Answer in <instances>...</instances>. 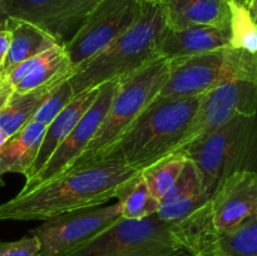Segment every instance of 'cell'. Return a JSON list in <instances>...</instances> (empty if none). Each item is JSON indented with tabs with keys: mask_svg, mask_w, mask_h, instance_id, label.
<instances>
[{
	"mask_svg": "<svg viewBox=\"0 0 257 256\" xmlns=\"http://www.w3.org/2000/svg\"><path fill=\"white\" fill-rule=\"evenodd\" d=\"M73 98H74V93H73V89L67 78L59 85H57V88L50 93L49 97L43 102L39 109L33 115L32 120L48 125L69 104Z\"/></svg>",
	"mask_w": 257,
	"mask_h": 256,
	"instance_id": "cell-27",
	"label": "cell"
},
{
	"mask_svg": "<svg viewBox=\"0 0 257 256\" xmlns=\"http://www.w3.org/2000/svg\"><path fill=\"white\" fill-rule=\"evenodd\" d=\"M202 191L205 190H203L200 171L196 167L195 163L187 158L182 172L180 173L172 187L167 191V193L160 201V207L170 205V203L180 201L182 198L191 197V196L202 192Z\"/></svg>",
	"mask_w": 257,
	"mask_h": 256,
	"instance_id": "cell-25",
	"label": "cell"
},
{
	"mask_svg": "<svg viewBox=\"0 0 257 256\" xmlns=\"http://www.w3.org/2000/svg\"><path fill=\"white\" fill-rule=\"evenodd\" d=\"M114 198L118 200L120 216L124 218L147 217L157 213L160 208V201L152 197L141 172L123 181L115 190Z\"/></svg>",
	"mask_w": 257,
	"mask_h": 256,
	"instance_id": "cell-22",
	"label": "cell"
},
{
	"mask_svg": "<svg viewBox=\"0 0 257 256\" xmlns=\"http://www.w3.org/2000/svg\"><path fill=\"white\" fill-rule=\"evenodd\" d=\"M230 28L192 27L171 29L165 27L157 43V54L167 60L191 57L230 47Z\"/></svg>",
	"mask_w": 257,
	"mask_h": 256,
	"instance_id": "cell-14",
	"label": "cell"
},
{
	"mask_svg": "<svg viewBox=\"0 0 257 256\" xmlns=\"http://www.w3.org/2000/svg\"><path fill=\"white\" fill-rule=\"evenodd\" d=\"M228 3H235V4L241 5V7H246L248 5V0H227Z\"/></svg>",
	"mask_w": 257,
	"mask_h": 256,
	"instance_id": "cell-31",
	"label": "cell"
},
{
	"mask_svg": "<svg viewBox=\"0 0 257 256\" xmlns=\"http://www.w3.org/2000/svg\"><path fill=\"white\" fill-rule=\"evenodd\" d=\"M231 10L230 47L257 54V24L247 8L228 3Z\"/></svg>",
	"mask_w": 257,
	"mask_h": 256,
	"instance_id": "cell-24",
	"label": "cell"
},
{
	"mask_svg": "<svg viewBox=\"0 0 257 256\" xmlns=\"http://www.w3.org/2000/svg\"><path fill=\"white\" fill-rule=\"evenodd\" d=\"M120 217L119 203L79 208L43 221L30 231L40 242L38 256H68Z\"/></svg>",
	"mask_w": 257,
	"mask_h": 256,
	"instance_id": "cell-9",
	"label": "cell"
},
{
	"mask_svg": "<svg viewBox=\"0 0 257 256\" xmlns=\"http://www.w3.org/2000/svg\"><path fill=\"white\" fill-rule=\"evenodd\" d=\"M141 0H98L77 32L63 44L73 67L112 44L140 18Z\"/></svg>",
	"mask_w": 257,
	"mask_h": 256,
	"instance_id": "cell-8",
	"label": "cell"
},
{
	"mask_svg": "<svg viewBox=\"0 0 257 256\" xmlns=\"http://www.w3.org/2000/svg\"><path fill=\"white\" fill-rule=\"evenodd\" d=\"M73 65L62 44L44 52L42 60L18 83L13 92L28 93L45 85L54 84L70 77Z\"/></svg>",
	"mask_w": 257,
	"mask_h": 256,
	"instance_id": "cell-20",
	"label": "cell"
},
{
	"mask_svg": "<svg viewBox=\"0 0 257 256\" xmlns=\"http://www.w3.org/2000/svg\"><path fill=\"white\" fill-rule=\"evenodd\" d=\"M4 173H8L7 172V167H5L4 162H3L2 158H0V177H2V176L4 175Z\"/></svg>",
	"mask_w": 257,
	"mask_h": 256,
	"instance_id": "cell-33",
	"label": "cell"
},
{
	"mask_svg": "<svg viewBox=\"0 0 257 256\" xmlns=\"http://www.w3.org/2000/svg\"><path fill=\"white\" fill-rule=\"evenodd\" d=\"M141 2H153V3H161V0H141Z\"/></svg>",
	"mask_w": 257,
	"mask_h": 256,
	"instance_id": "cell-34",
	"label": "cell"
},
{
	"mask_svg": "<svg viewBox=\"0 0 257 256\" xmlns=\"http://www.w3.org/2000/svg\"><path fill=\"white\" fill-rule=\"evenodd\" d=\"M98 92H99V87L92 88V89L74 95V98L70 100L69 104L47 125V130H45L44 136H43L42 145H40L39 151H38L37 158H35L34 163L30 168L29 175L25 177L27 180L33 177L45 165V162L49 160L50 156L58 148V146L72 132V130L79 122L83 114L93 104V102L97 98Z\"/></svg>",
	"mask_w": 257,
	"mask_h": 256,
	"instance_id": "cell-16",
	"label": "cell"
},
{
	"mask_svg": "<svg viewBox=\"0 0 257 256\" xmlns=\"http://www.w3.org/2000/svg\"><path fill=\"white\" fill-rule=\"evenodd\" d=\"M47 125L30 120L18 132L10 136L0 150V158L7 167V172L24 175L27 177L37 158Z\"/></svg>",
	"mask_w": 257,
	"mask_h": 256,
	"instance_id": "cell-18",
	"label": "cell"
},
{
	"mask_svg": "<svg viewBox=\"0 0 257 256\" xmlns=\"http://www.w3.org/2000/svg\"><path fill=\"white\" fill-rule=\"evenodd\" d=\"M203 256H257V212L231 230L216 233Z\"/></svg>",
	"mask_w": 257,
	"mask_h": 256,
	"instance_id": "cell-21",
	"label": "cell"
},
{
	"mask_svg": "<svg viewBox=\"0 0 257 256\" xmlns=\"http://www.w3.org/2000/svg\"><path fill=\"white\" fill-rule=\"evenodd\" d=\"M187 252L171 223L157 213L118 217L68 256H178Z\"/></svg>",
	"mask_w": 257,
	"mask_h": 256,
	"instance_id": "cell-7",
	"label": "cell"
},
{
	"mask_svg": "<svg viewBox=\"0 0 257 256\" xmlns=\"http://www.w3.org/2000/svg\"><path fill=\"white\" fill-rule=\"evenodd\" d=\"M248 3H250V0H248Z\"/></svg>",
	"mask_w": 257,
	"mask_h": 256,
	"instance_id": "cell-35",
	"label": "cell"
},
{
	"mask_svg": "<svg viewBox=\"0 0 257 256\" xmlns=\"http://www.w3.org/2000/svg\"><path fill=\"white\" fill-rule=\"evenodd\" d=\"M137 172L124 163L108 160L72 167L2 203L0 221H44L69 211L103 206L114 198L123 181Z\"/></svg>",
	"mask_w": 257,
	"mask_h": 256,
	"instance_id": "cell-1",
	"label": "cell"
},
{
	"mask_svg": "<svg viewBox=\"0 0 257 256\" xmlns=\"http://www.w3.org/2000/svg\"><path fill=\"white\" fill-rule=\"evenodd\" d=\"M166 27L230 28L231 10L227 0H161Z\"/></svg>",
	"mask_w": 257,
	"mask_h": 256,
	"instance_id": "cell-15",
	"label": "cell"
},
{
	"mask_svg": "<svg viewBox=\"0 0 257 256\" xmlns=\"http://www.w3.org/2000/svg\"><path fill=\"white\" fill-rule=\"evenodd\" d=\"M247 10L250 13L251 18L253 19V22L257 24V0H250L247 5Z\"/></svg>",
	"mask_w": 257,
	"mask_h": 256,
	"instance_id": "cell-30",
	"label": "cell"
},
{
	"mask_svg": "<svg viewBox=\"0 0 257 256\" xmlns=\"http://www.w3.org/2000/svg\"><path fill=\"white\" fill-rule=\"evenodd\" d=\"M178 152L195 163L203 190L212 196L233 173L257 172V114L238 115Z\"/></svg>",
	"mask_w": 257,
	"mask_h": 256,
	"instance_id": "cell-4",
	"label": "cell"
},
{
	"mask_svg": "<svg viewBox=\"0 0 257 256\" xmlns=\"http://www.w3.org/2000/svg\"><path fill=\"white\" fill-rule=\"evenodd\" d=\"M168 69L170 62L158 55L117 80V90L104 120L72 167L89 162L124 132L125 128L160 94L168 78Z\"/></svg>",
	"mask_w": 257,
	"mask_h": 256,
	"instance_id": "cell-5",
	"label": "cell"
},
{
	"mask_svg": "<svg viewBox=\"0 0 257 256\" xmlns=\"http://www.w3.org/2000/svg\"><path fill=\"white\" fill-rule=\"evenodd\" d=\"M63 80L28 93L13 92L0 109V130L8 137L18 132L23 125L32 120L33 115L39 109L43 102Z\"/></svg>",
	"mask_w": 257,
	"mask_h": 256,
	"instance_id": "cell-19",
	"label": "cell"
},
{
	"mask_svg": "<svg viewBox=\"0 0 257 256\" xmlns=\"http://www.w3.org/2000/svg\"><path fill=\"white\" fill-rule=\"evenodd\" d=\"M165 27L162 4L142 2L140 18L130 30L102 52L73 68L68 82L74 95L118 80L158 57L157 43Z\"/></svg>",
	"mask_w": 257,
	"mask_h": 256,
	"instance_id": "cell-3",
	"label": "cell"
},
{
	"mask_svg": "<svg viewBox=\"0 0 257 256\" xmlns=\"http://www.w3.org/2000/svg\"><path fill=\"white\" fill-rule=\"evenodd\" d=\"M7 14H5L4 12V8H3V3L2 0H0V22H5L7 20Z\"/></svg>",
	"mask_w": 257,
	"mask_h": 256,
	"instance_id": "cell-32",
	"label": "cell"
},
{
	"mask_svg": "<svg viewBox=\"0 0 257 256\" xmlns=\"http://www.w3.org/2000/svg\"><path fill=\"white\" fill-rule=\"evenodd\" d=\"M7 28L10 33V44L5 62L0 70V77L7 74L24 60L44 53L54 45L62 44L49 33L25 20L8 17Z\"/></svg>",
	"mask_w": 257,
	"mask_h": 256,
	"instance_id": "cell-17",
	"label": "cell"
},
{
	"mask_svg": "<svg viewBox=\"0 0 257 256\" xmlns=\"http://www.w3.org/2000/svg\"><path fill=\"white\" fill-rule=\"evenodd\" d=\"M7 17L37 25L59 40L70 39L98 0H2Z\"/></svg>",
	"mask_w": 257,
	"mask_h": 256,
	"instance_id": "cell-12",
	"label": "cell"
},
{
	"mask_svg": "<svg viewBox=\"0 0 257 256\" xmlns=\"http://www.w3.org/2000/svg\"><path fill=\"white\" fill-rule=\"evenodd\" d=\"M216 233L240 225L257 212V172L243 171L226 178L208 202Z\"/></svg>",
	"mask_w": 257,
	"mask_h": 256,
	"instance_id": "cell-13",
	"label": "cell"
},
{
	"mask_svg": "<svg viewBox=\"0 0 257 256\" xmlns=\"http://www.w3.org/2000/svg\"><path fill=\"white\" fill-rule=\"evenodd\" d=\"M186 161L187 158L182 153L176 152L140 171L153 198L162 200L182 172Z\"/></svg>",
	"mask_w": 257,
	"mask_h": 256,
	"instance_id": "cell-23",
	"label": "cell"
},
{
	"mask_svg": "<svg viewBox=\"0 0 257 256\" xmlns=\"http://www.w3.org/2000/svg\"><path fill=\"white\" fill-rule=\"evenodd\" d=\"M255 114H257V83L230 80L220 84L201 95L180 150L192 141L218 130L238 115Z\"/></svg>",
	"mask_w": 257,
	"mask_h": 256,
	"instance_id": "cell-10",
	"label": "cell"
},
{
	"mask_svg": "<svg viewBox=\"0 0 257 256\" xmlns=\"http://www.w3.org/2000/svg\"><path fill=\"white\" fill-rule=\"evenodd\" d=\"M210 198V193L202 191V192L196 193L191 197L182 198V200L176 201V202L170 203V205L161 206L157 211V215L161 220L173 225V223L181 222L185 218L190 217L196 211L207 205Z\"/></svg>",
	"mask_w": 257,
	"mask_h": 256,
	"instance_id": "cell-26",
	"label": "cell"
},
{
	"mask_svg": "<svg viewBox=\"0 0 257 256\" xmlns=\"http://www.w3.org/2000/svg\"><path fill=\"white\" fill-rule=\"evenodd\" d=\"M168 62V78L158 94L160 97L202 95L230 80L257 83V54L231 47Z\"/></svg>",
	"mask_w": 257,
	"mask_h": 256,
	"instance_id": "cell-6",
	"label": "cell"
},
{
	"mask_svg": "<svg viewBox=\"0 0 257 256\" xmlns=\"http://www.w3.org/2000/svg\"><path fill=\"white\" fill-rule=\"evenodd\" d=\"M117 90V80H110L99 85L97 98L89 109L83 114L79 122L75 124L72 132L58 146L45 165L35 173L33 177L25 181L22 191L44 183L47 181L58 177L72 167L78 157L82 155L97 133L98 128L104 120L113 97Z\"/></svg>",
	"mask_w": 257,
	"mask_h": 256,
	"instance_id": "cell-11",
	"label": "cell"
},
{
	"mask_svg": "<svg viewBox=\"0 0 257 256\" xmlns=\"http://www.w3.org/2000/svg\"><path fill=\"white\" fill-rule=\"evenodd\" d=\"M200 99L201 95L188 98L157 95L117 140L89 162L118 161L140 172L176 153L180 150Z\"/></svg>",
	"mask_w": 257,
	"mask_h": 256,
	"instance_id": "cell-2",
	"label": "cell"
},
{
	"mask_svg": "<svg viewBox=\"0 0 257 256\" xmlns=\"http://www.w3.org/2000/svg\"><path fill=\"white\" fill-rule=\"evenodd\" d=\"M40 242L29 235L17 241H0V256H38Z\"/></svg>",
	"mask_w": 257,
	"mask_h": 256,
	"instance_id": "cell-28",
	"label": "cell"
},
{
	"mask_svg": "<svg viewBox=\"0 0 257 256\" xmlns=\"http://www.w3.org/2000/svg\"><path fill=\"white\" fill-rule=\"evenodd\" d=\"M10 44V33L7 28V20L0 22V70H2L3 64L7 58L8 50H9Z\"/></svg>",
	"mask_w": 257,
	"mask_h": 256,
	"instance_id": "cell-29",
	"label": "cell"
}]
</instances>
